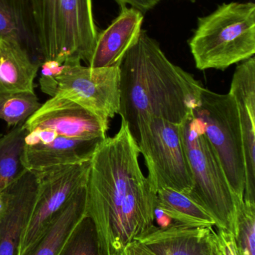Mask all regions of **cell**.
Returning <instances> with one entry per match:
<instances>
[{
    "label": "cell",
    "instance_id": "2e32d148",
    "mask_svg": "<svg viewBox=\"0 0 255 255\" xmlns=\"http://www.w3.org/2000/svg\"><path fill=\"white\" fill-rule=\"evenodd\" d=\"M0 40L16 43L41 65L40 34L30 0H0Z\"/></svg>",
    "mask_w": 255,
    "mask_h": 255
},
{
    "label": "cell",
    "instance_id": "8992f818",
    "mask_svg": "<svg viewBox=\"0 0 255 255\" xmlns=\"http://www.w3.org/2000/svg\"><path fill=\"white\" fill-rule=\"evenodd\" d=\"M218 157L234 193L244 199L246 166L239 114L230 94L202 88L193 112Z\"/></svg>",
    "mask_w": 255,
    "mask_h": 255
},
{
    "label": "cell",
    "instance_id": "83f0119b",
    "mask_svg": "<svg viewBox=\"0 0 255 255\" xmlns=\"http://www.w3.org/2000/svg\"><path fill=\"white\" fill-rule=\"evenodd\" d=\"M122 255H154L148 251L139 241H136L129 244L124 250Z\"/></svg>",
    "mask_w": 255,
    "mask_h": 255
},
{
    "label": "cell",
    "instance_id": "5bb4252c",
    "mask_svg": "<svg viewBox=\"0 0 255 255\" xmlns=\"http://www.w3.org/2000/svg\"><path fill=\"white\" fill-rule=\"evenodd\" d=\"M143 19L144 13L139 9L121 6L118 17L98 33L88 67H120L126 54L140 36Z\"/></svg>",
    "mask_w": 255,
    "mask_h": 255
},
{
    "label": "cell",
    "instance_id": "d6986e66",
    "mask_svg": "<svg viewBox=\"0 0 255 255\" xmlns=\"http://www.w3.org/2000/svg\"><path fill=\"white\" fill-rule=\"evenodd\" d=\"M173 222L174 226H216L214 217L183 192L162 188L157 193V207Z\"/></svg>",
    "mask_w": 255,
    "mask_h": 255
},
{
    "label": "cell",
    "instance_id": "7a4b0ae2",
    "mask_svg": "<svg viewBox=\"0 0 255 255\" xmlns=\"http://www.w3.org/2000/svg\"><path fill=\"white\" fill-rule=\"evenodd\" d=\"M120 70L118 115L130 132L145 118L182 124L193 114L204 88L193 75L171 62L145 30L126 54Z\"/></svg>",
    "mask_w": 255,
    "mask_h": 255
},
{
    "label": "cell",
    "instance_id": "e0dca14e",
    "mask_svg": "<svg viewBox=\"0 0 255 255\" xmlns=\"http://www.w3.org/2000/svg\"><path fill=\"white\" fill-rule=\"evenodd\" d=\"M86 186L63 205L41 236L23 255H58L70 234L86 215Z\"/></svg>",
    "mask_w": 255,
    "mask_h": 255
},
{
    "label": "cell",
    "instance_id": "6da1fadb",
    "mask_svg": "<svg viewBox=\"0 0 255 255\" xmlns=\"http://www.w3.org/2000/svg\"><path fill=\"white\" fill-rule=\"evenodd\" d=\"M140 150L128 126L106 136L91 160L86 214L98 237L100 255H122L154 227L157 192L139 165Z\"/></svg>",
    "mask_w": 255,
    "mask_h": 255
},
{
    "label": "cell",
    "instance_id": "9a60e30c",
    "mask_svg": "<svg viewBox=\"0 0 255 255\" xmlns=\"http://www.w3.org/2000/svg\"><path fill=\"white\" fill-rule=\"evenodd\" d=\"M104 139H78L58 136L48 143L25 145L22 163L26 170L37 171L90 161Z\"/></svg>",
    "mask_w": 255,
    "mask_h": 255
},
{
    "label": "cell",
    "instance_id": "ac0fdd59",
    "mask_svg": "<svg viewBox=\"0 0 255 255\" xmlns=\"http://www.w3.org/2000/svg\"><path fill=\"white\" fill-rule=\"evenodd\" d=\"M40 67L20 46L0 40V94L34 91Z\"/></svg>",
    "mask_w": 255,
    "mask_h": 255
},
{
    "label": "cell",
    "instance_id": "4316f807",
    "mask_svg": "<svg viewBox=\"0 0 255 255\" xmlns=\"http://www.w3.org/2000/svg\"><path fill=\"white\" fill-rule=\"evenodd\" d=\"M115 1L118 2L120 6L129 4L130 7H136L144 13L155 7L157 4L154 0H115Z\"/></svg>",
    "mask_w": 255,
    "mask_h": 255
},
{
    "label": "cell",
    "instance_id": "4fadbf2b",
    "mask_svg": "<svg viewBox=\"0 0 255 255\" xmlns=\"http://www.w3.org/2000/svg\"><path fill=\"white\" fill-rule=\"evenodd\" d=\"M137 241L154 255H220L213 226H155Z\"/></svg>",
    "mask_w": 255,
    "mask_h": 255
},
{
    "label": "cell",
    "instance_id": "7c38bea8",
    "mask_svg": "<svg viewBox=\"0 0 255 255\" xmlns=\"http://www.w3.org/2000/svg\"><path fill=\"white\" fill-rule=\"evenodd\" d=\"M229 94L239 114L246 166L244 200L255 203V58L243 61L235 70Z\"/></svg>",
    "mask_w": 255,
    "mask_h": 255
},
{
    "label": "cell",
    "instance_id": "f546056e",
    "mask_svg": "<svg viewBox=\"0 0 255 255\" xmlns=\"http://www.w3.org/2000/svg\"><path fill=\"white\" fill-rule=\"evenodd\" d=\"M154 1H155V2H157V4H158V3L160 2V1H163V0H154Z\"/></svg>",
    "mask_w": 255,
    "mask_h": 255
},
{
    "label": "cell",
    "instance_id": "44dd1931",
    "mask_svg": "<svg viewBox=\"0 0 255 255\" xmlns=\"http://www.w3.org/2000/svg\"><path fill=\"white\" fill-rule=\"evenodd\" d=\"M41 106L34 91L1 93L0 120L8 127L22 125Z\"/></svg>",
    "mask_w": 255,
    "mask_h": 255
},
{
    "label": "cell",
    "instance_id": "8fae6325",
    "mask_svg": "<svg viewBox=\"0 0 255 255\" xmlns=\"http://www.w3.org/2000/svg\"><path fill=\"white\" fill-rule=\"evenodd\" d=\"M0 255H17L21 236L28 225L37 200L38 183L34 171L26 170L1 192Z\"/></svg>",
    "mask_w": 255,
    "mask_h": 255
},
{
    "label": "cell",
    "instance_id": "3957f363",
    "mask_svg": "<svg viewBox=\"0 0 255 255\" xmlns=\"http://www.w3.org/2000/svg\"><path fill=\"white\" fill-rule=\"evenodd\" d=\"M189 45L196 67L200 70H225L253 58L255 3H224L211 14L199 17Z\"/></svg>",
    "mask_w": 255,
    "mask_h": 255
},
{
    "label": "cell",
    "instance_id": "ffe728a7",
    "mask_svg": "<svg viewBox=\"0 0 255 255\" xmlns=\"http://www.w3.org/2000/svg\"><path fill=\"white\" fill-rule=\"evenodd\" d=\"M26 134L23 124L5 134L0 133V193L26 171L21 160Z\"/></svg>",
    "mask_w": 255,
    "mask_h": 255
},
{
    "label": "cell",
    "instance_id": "277c9868",
    "mask_svg": "<svg viewBox=\"0 0 255 255\" xmlns=\"http://www.w3.org/2000/svg\"><path fill=\"white\" fill-rule=\"evenodd\" d=\"M180 129L193 176V187L187 195L214 217L216 227L235 236L238 204L244 199L234 193L202 124L193 113L180 124Z\"/></svg>",
    "mask_w": 255,
    "mask_h": 255
},
{
    "label": "cell",
    "instance_id": "9c48e42d",
    "mask_svg": "<svg viewBox=\"0 0 255 255\" xmlns=\"http://www.w3.org/2000/svg\"><path fill=\"white\" fill-rule=\"evenodd\" d=\"M92 0H57L54 61L88 64L98 36Z\"/></svg>",
    "mask_w": 255,
    "mask_h": 255
},
{
    "label": "cell",
    "instance_id": "7402d4cb",
    "mask_svg": "<svg viewBox=\"0 0 255 255\" xmlns=\"http://www.w3.org/2000/svg\"><path fill=\"white\" fill-rule=\"evenodd\" d=\"M40 34L43 61H54L57 0H30Z\"/></svg>",
    "mask_w": 255,
    "mask_h": 255
},
{
    "label": "cell",
    "instance_id": "d4e9b609",
    "mask_svg": "<svg viewBox=\"0 0 255 255\" xmlns=\"http://www.w3.org/2000/svg\"><path fill=\"white\" fill-rule=\"evenodd\" d=\"M41 76L40 85L41 91L50 97H55L57 83L55 78L63 70V64L56 61H43L40 65Z\"/></svg>",
    "mask_w": 255,
    "mask_h": 255
},
{
    "label": "cell",
    "instance_id": "484cf974",
    "mask_svg": "<svg viewBox=\"0 0 255 255\" xmlns=\"http://www.w3.org/2000/svg\"><path fill=\"white\" fill-rule=\"evenodd\" d=\"M217 244L220 255H238L235 238L233 234L217 228Z\"/></svg>",
    "mask_w": 255,
    "mask_h": 255
},
{
    "label": "cell",
    "instance_id": "ba28073f",
    "mask_svg": "<svg viewBox=\"0 0 255 255\" xmlns=\"http://www.w3.org/2000/svg\"><path fill=\"white\" fill-rule=\"evenodd\" d=\"M91 160L34 171L38 193L32 215L21 236L17 255H23L32 247L63 205L87 185Z\"/></svg>",
    "mask_w": 255,
    "mask_h": 255
},
{
    "label": "cell",
    "instance_id": "30bf717a",
    "mask_svg": "<svg viewBox=\"0 0 255 255\" xmlns=\"http://www.w3.org/2000/svg\"><path fill=\"white\" fill-rule=\"evenodd\" d=\"M109 121H104L74 102L51 97L30 117L23 127L27 133L46 130L52 139L58 136L78 139L106 137Z\"/></svg>",
    "mask_w": 255,
    "mask_h": 255
},
{
    "label": "cell",
    "instance_id": "f1b7e54d",
    "mask_svg": "<svg viewBox=\"0 0 255 255\" xmlns=\"http://www.w3.org/2000/svg\"><path fill=\"white\" fill-rule=\"evenodd\" d=\"M2 197H1V193H0V212H1V209H2Z\"/></svg>",
    "mask_w": 255,
    "mask_h": 255
},
{
    "label": "cell",
    "instance_id": "5b68a950",
    "mask_svg": "<svg viewBox=\"0 0 255 255\" xmlns=\"http://www.w3.org/2000/svg\"><path fill=\"white\" fill-rule=\"evenodd\" d=\"M148 169V178L156 192L171 188L188 194L193 176L181 136L180 124L157 118H145L131 131Z\"/></svg>",
    "mask_w": 255,
    "mask_h": 255
},
{
    "label": "cell",
    "instance_id": "52a82bcc",
    "mask_svg": "<svg viewBox=\"0 0 255 255\" xmlns=\"http://www.w3.org/2000/svg\"><path fill=\"white\" fill-rule=\"evenodd\" d=\"M55 97L74 102L106 121L117 115L121 105L120 67L92 68L81 61H66L56 78Z\"/></svg>",
    "mask_w": 255,
    "mask_h": 255
},
{
    "label": "cell",
    "instance_id": "603a6c76",
    "mask_svg": "<svg viewBox=\"0 0 255 255\" xmlns=\"http://www.w3.org/2000/svg\"><path fill=\"white\" fill-rule=\"evenodd\" d=\"M58 255H100L97 230L89 216L78 223Z\"/></svg>",
    "mask_w": 255,
    "mask_h": 255
},
{
    "label": "cell",
    "instance_id": "cb8c5ba5",
    "mask_svg": "<svg viewBox=\"0 0 255 255\" xmlns=\"http://www.w3.org/2000/svg\"><path fill=\"white\" fill-rule=\"evenodd\" d=\"M235 238L238 255H255V203L238 204Z\"/></svg>",
    "mask_w": 255,
    "mask_h": 255
}]
</instances>
